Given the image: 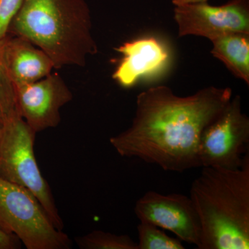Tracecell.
Returning <instances> with one entry per match:
<instances>
[{
  "mask_svg": "<svg viewBox=\"0 0 249 249\" xmlns=\"http://www.w3.org/2000/svg\"><path fill=\"white\" fill-rule=\"evenodd\" d=\"M249 118L242 111L237 95L201 134L199 159L201 167L235 170L249 153Z\"/></svg>",
  "mask_w": 249,
  "mask_h": 249,
  "instance_id": "cell-6",
  "label": "cell"
},
{
  "mask_svg": "<svg viewBox=\"0 0 249 249\" xmlns=\"http://www.w3.org/2000/svg\"><path fill=\"white\" fill-rule=\"evenodd\" d=\"M116 49L123 58L112 78L125 88H132L141 78L158 74L170 62V52L166 46L155 37L124 42Z\"/></svg>",
  "mask_w": 249,
  "mask_h": 249,
  "instance_id": "cell-10",
  "label": "cell"
},
{
  "mask_svg": "<svg viewBox=\"0 0 249 249\" xmlns=\"http://www.w3.org/2000/svg\"><path fill=\"white\" fill-rule=\"evenodd\" d=\"M211 53L236 78L249 85V34L231 33L211 41Z\"/></svg>",
  "mask_w": 249,
  "mask_h": 249,
  "instance_id": "cell-12",
  "label": "cell"
},
{
  "mask_svg": "<svg viewBox=\"0 0 249 249\" xmlns=\"http://www.w3.org/2000/svg\"><path fill=\"white\" fill-rule=\"evenodd\" d=\"M19 114L36 133L57 127L60 109L73 99V93L58 73L16 88Z\"/></svg>",
  "mask_w": 249,
  "mask_h": 249,
  "instance_id": "cell-9",
  "label": "cell"
},
{
  "mask_svg": "<svg viewBox=\"0 0 249 249\" xmlns=\"http://www.w3.org/2000/svg\"><path fill=\"white\" fill-rule=\"evenodd\" d=\"M0 229L27 249H70L71 240L58 230L30 191L0 178Z\"/></svg>",
  "mask_w": 249,
  "mask_h": 249,
  "instance_id": "cell-5",
  "label": "cell"
},
{
  "mask_svg": "<svg viewBox=\"0 0 249 249\" xmlns=\"http://www.w3.org/2000/svg\"><path fill=\"white\" fill-rule=\"evenodd\" d=\"M138 249H184L182 241L167 235L151 223L140 222L137 226Z\"/></svg>",
  "mask_w": 249,
  "mask_h": 249,
  "instance_id": "cell-14",
  "label": "cell"
},
{
  "mask_svg": "<svg viewBox=\"0 0 249 249\" xmlns=\"http://www.w3.org/2000/svg\"><path fill=\"white\" fill-rule=\"evenodd\" d=\"M1 125H2V124H1V121H0V129H1Z\"/></svg>",
  "mask_w": 249,
  "mask_h": 249,
  "instance_id": "cell-19",
  "label": "cell"
},
{
  "mask_svg": "<svg viewBox=\"0 0 249 249\" xmlns=\"http://www.w3.org/2000/svg\"><path fill=\"white\" fill-rule=\"evenodd\" d=\"M36 132L21 116L3 123L0 129V178L30 191L58 230L64 223L52 189L42 176L35 152Z\"/></svg>",
  "mask_w": 249,
  "mask_h": 249,
  "instance_id": "cell-4",
  "label": "cell"
},
{
  "mask_svg": "<svg viewBox=\"0 0 249 249\" xmlns=\"http://www.w3.org/2000/svg\"><path fill=\"white\" fill-rule=\"evenodd\" d=\"M209 0H173V4L176 6L181 5L196 4V3L208 2Z\"/></svg>",
  "mask_w": 249,
  "mask_h": 249,
  "instance_id": "cell-18",
  "label": "cell"
},
{
  "mask_svg": "<svg viewBox=\"0 0 249 249\" xmlns=\"http://www.w3.org/2000/svg\"><path fill=\"white\" fill-rule=\"evenodd\" d=\"M23 0H0V41L8 35L13 19L16 16Z\"/></svg>",
  "mask_w": 249,
  "mask_h": 249,
  "instance_id": "cell-16",
  "label": "cell"
},
{
  "mask_svg": "<svg viewBox=\"0 0 249 249\" xmlns=\"http://www.w3.org/2000/svg\"><path fill=\"white\" fill-rule=\"evenodd\" d=\"M1 45L15 88L42 79L55 69L47 54L24 37L8 34L1 41Z\"/></svg>",
  "mask_w": 249,
  "mask_h": 249,
  "instance_id": "cell-11",
  "label": "cell"
},
{
  "mask_svg": "<svg viewBox=\"0 0 249 249\" xmlns=\"http://www.w3.org/2000/svg\"><path fill=\"white\" fill-rule=\"evenodd\" d=\"M8 34L42 49L55 69L84 67L88 57L98 53L85 0H23Z\"/></svg>",
  "mask_w": 249,
  "mask_h": 249,
  "instance_id": "cell-2",
  "label": "cell"
},
{
  "mask_svg": "<svg viewBox=\"0 0 249 249\" xmlns=\"http://www.w3.org/2000/svg\"><path fill=\"white\" fill-rule=\"evenodd\" d=\"M81 249H138L137 242L127 235H116L111 232L94 230L75 239Z\"/></svg>",
  "mask_w": 249,
  "mask_h": 249,
  "instance_id": "cell-13",
  "label": "cell"
},
{
  "mask_svg": "<svg viewBox=\"0 0 249 249\" xmlns=\"http://www.w3.org/2000/svg\"><path fill=\"white\" fill-rule=\"evenodd\" d=\"M17 116H21L18 107L16 88L6 69L0 41V121L3 124Z\"/></svg>",
  "mask_w": 249,
  "mask_h": 249,
  "instance_id": "cell-15",
  "label": "cell"
},
{
  "mask_svg": "<svg viewBox=\"0 0 249 249\" xmlns=\"http://www.w3.org/2000/svg\"><path fill=\"white\" fill-rule=\"evenodd\" d=\"M232 97L230 88L210 86L179 96L165 85L152 87L137 96L131 125L111 137L109 142L121 157L137 159L165 171L201 168V134Z\"/></svg>",
  "mask_w": 249,
  "mask_h": 249,
  "instance_id": "cell-1",
  "label": "cell"
},
{
  "mask_svg": "<svg viewBox=\"0 0 249 249\" xmlns=\"http://www.w3.org/2000/svg\"><path fill=\"white\" fill-rule=\"evenodd\" d=\"M22 247V242L16 236L11 235L0 229V249H18Z\"/></svg>",
  "mask_w": 249,
  "mask_h": 249,
  "instance_id": "cell-17",
  "label": "cell"
},
{
  "mask_svg": "<svg viewBox=\"0 0 249 249\" xmlns=\"http://www.w3.org/2000/svg\"><path fill=\"white\" fill-rule=\"evenodd\" d=\"M174 19L178 37L201 36L212 41L231 33L249 34V0H231L222 6L208 2L176 6Z\"/></svg>",
  "mask_w": 249,
  "mask_h": 249,
  "instance_id": "cell-7",
  "label": "cell"
},
{
  "mask_svg": "<svg viewBox=\"0 0 249 249\" xmlns=\"http://www.w3.org/2000/svg\"><path fill=\"white\" fill-rule=\"evenodd\" d=\"M134 213L140 222L170 231L180 240L197 249L200 245V222L190 196L147 191L136 202Z\"/></svg>",
  "mask_w": 249,
  "mask_h": 249,
  "instance_id": "cell-8",
  "label": "cell"
},
{
  "mask_svg": "<svg viewBox=\"0 0 249 249\" xmlns=\"http://www.w3.org/2000/svg\"><path fill=\"white\" fill-rule=\"evenodd\" d=\"M190 198L200 222L198 249H249V154L235 170L201 167Z\"/></svg>",
  "mask_w": 249,
  "mask_h": 249,
  "instance_id": "cell-3",
  "label": "cell"
}]
</instances>
